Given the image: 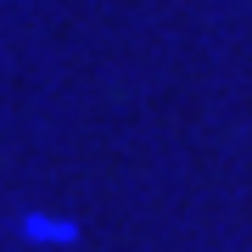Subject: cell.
Wrapping results in <instances>:
<instances>
[{
  "instance_id": "obj_1",
  "label": "cell",
  "mask_w": 252,
  "mask_h": 252,
  "mask_svg": "<svg viewBox=\"0 0 252 252\" xmlns=\"http://www.w3.org/2000/svg\"><path fill=\"white\" fill-rule=\"evenodd\" d=\"M17 235L34 241V247H67V241H79V224L73 219H56V213H23Z\"/></svg>"
}]
</instances>
